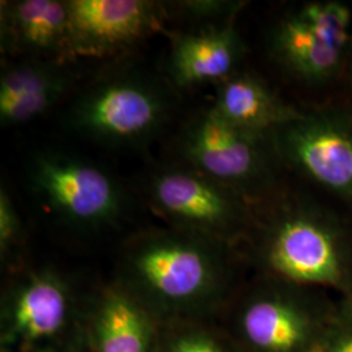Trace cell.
Returning <instances> with one entry per match:
<instances>
[{"mask_svg": "<svg viewBox=\"0 0 352 352\" xmlns=\"http://www.w3.org/2000/svg\"><path fill=\"white\" fill-rule=\"evenodd\" d=\"M75 56L101 58L161 28L166 6L149 0H67Z\"/></svg>", "mask_w": 352, "mask_h": 352, "instance_id": "cell-10", "label": "cell"}, {"mask_svg": "<svg viewBox=\"0 0 352 352\" xmlns=\"http://www.w3.org/2000/svg\"><path fill=\"white\" fill-rule=\"evenodd\" d=\"M228 248L173 227L146 231L124 247L115 283L158 324L215 317L228 286Z\"/></svg>", "mask_w": 352, "mask_h": 352, "instance_id": "cell-1", "label": "cell"}, {"mask_svg": "<svg viewBox=\"0 0 352 352\" xmlns=\"http://www.w3.org/2000/svg\"><path fill=\"white\" fill-rule=\"evenodd\" d=\"M251 234L256 256L272 279L294 286L344 287L351 278L347 236L338 221L314 202L276 196Z\"/></svg>", "mask_w": 352, "mask_h": 352, "instance_id": "cell-2", "label": "cell"}, {"mask_svg": "<svg viewBox=\"0 0 352 352\" xmlns=\"http://www.w3.org/2000/svg\"><path fill=\"white\" fill-rule=\"evenodd\" d=\"M85 344V308L50 267L20 274L3 294L1 352H69Z\"/></svg>", "mask_w": 352, "mask_h": 352, "instance_id": "cell-3", "label": "cell"}, {"mask_svg": "<svg viewBox=\"0 0 352 352\" xmlns=\"http://www.w3.org/2000/svg\"><path fill=\"white\" fill-rule=\"evenodd\" d=\"M153 208L173 228L231 247L250 235L256 206L235 189L184 166L160 170L148 183Z\"/></svg>", "mask_w": 352, "mask_h": 352, "instance_id": "cell-5", "label": "cell"}, {"mask_svg": "<svg viewBox=\"0 0 352 352\" xmlns=\"http://www.w3.org/2000/svg\"><path fill=\"white\" fill-rule=\"evenodd\" d=\"M69 352H89L88 347H87V342H85V344H82V346H80V347H77L75 350Z\"/></svg>", "mask_w": 352, "mask_h": 352, "instance_id": "cell-23", "label": "cell"}, {"mask_svg": "<svg viewBox=\"0 0 352 352\" xmlns=\"http://www.w3.org/2000/svg\"><path fill=\"white\" fill-rule=\"evenodd\" d=\"M29 183L45 206L77 230L115 225L126 209L122 187L97 164L62 151H41L29 164Z\"/></svg>", "mask_w": 352, "mask_h": 352, "instance_id": "cell-7", "label": "cell"}, {"mask_svg": "<svg viewBox=\"0 0 352 352\" xmlns=\"http://www.w3.org/2000/svg\"><path fill=\"white\" fill-rule=\"evenodd\" d=\"M322 352H352V329H346L337 334Z\"/></svg>", "mask_w": 352, "mask_h": 352, "instance_id": "cell-21", "label": "cell"}, {"mask_svg": "<svg viewBox=\"0 0 352 352\" xmlns=\"http://www.w3.org/2000/svg\"><path fill=\"white\" fill-rule=\"evenodd\" d=\"M344 71L349 76V81H350V87L352 89V43L350 46V50L347 54V60H346V67H344Z\"/></svg>", "mask_w": 352, "mask_h": 352, "instance_id": "cell-22", "label": "cell"}, {"mask_svg": "<svg viewBox=\"0 0 352 352\" xmlns=\"http://www.w3.org/2000/svg\"><path fill=\"white\" fill-rule=\"evenodd\" d=\"M245 46L232 20L173 36L168 75L179 88L222 82L238 71Z\"/></svg>", "mask_w": 352, "mask_h": 352, "instance_id": "cell-13", "label": "cell"}, {"mask_svg": "<svg viewBox=\"0 0 352 352\" xmlns=\"http://www.w3.org/2000/svg\"><path fill=\"white\" fill-rule=\"evenodd\" d=\"M170 101L148 76H113L72 104L68 123L78 133L107 145L131 146L151 139L164 124Z\"/></svg>", "mask_w": 352, "mask_h": 352, "instance_id": "cell-6", "label": "cell"}, {"mask_svg": "<svg viewBox=\"0 0 352 352\" xmlns=\"http://www.w3.org/2000/svg\"><path fill=\"white\" fill-rule=\"evenodd\" d=\"M270 49L278 63L308 85H324L340 75L347 54L322 43L294 12L274 26Z\"/></svg>", "mask_w": 352, "mask_h": 352, "instance_id": "cell-16", "label": "cell"}, {"mask_svg": "<svg viewBox=\"0 0 352 352\" xmlns=\"http://www.w3.org/2000/svg\"><path fill=\"white\" fill-rule=\"evenodd\" d=\"M173 6L182 14L192 20L201 21L204 25H209L234 20L245 3L227 0H186L173 3Z\"/></svg>", "mask_w": 352, "mask_h": 352, "instance_id": "cell-20", "label": "cell"}, {"mask_svg": "<svg viewBox=\"0 0 352 352\" xmlns=\"http://www.w3.org/2000/svg\"><path fill=\"white\" fill-rule=\"evenodd\" d=\"M215 317L158 324L154 352H240L230 333L217 324Z\"/></svg>", "mask_w": 352, "mask_h": 352, "instance_id": "cell-17", "label": "cell"}, {"mask_svg": "<svg viewBox=\"0 0 352 352\" xmlns=\"http://www.w3.org/2000/svg\"><path fill=\"white\" fill-rule=\"evenodd\" d=\"M272 139L283 164L352 208V109L302 111Z\"/></svg>", "mask_w": 352, "mask_h": 352, "instance_id": "cell-8", "label": "cell"}, {"mask_svg": "<svg viewBox=\"0 0 352 352\" xmlns=\"http://www.w3.org/2000/svg\"><path fill=\"white\" fill-rule=\"evenodd\" d=\"M158 322L115 282L94 294L85 307L89 352H154Z\"/></svg>", "mask_w": 352, "mask_h": 352, "instance_id": "cell-12", "label": "cell"}, {"mask_svg": "<svg viewBox=\"0 0 352 352\" xmlns=\"http://www.w3.org/2000/svg\"><path fill=\"white\" fill-rule=\"evenodd\" d=\"M291 285L272 279L252 291L234 316L230 333L240 352H311L314 327Z\"/></svg>", "mask_w": 352, "mask_h": 352, "instance_id": "cell-9", "label": "cell"}, {"mask_svg": "<svg viewBox=\"0 0 352 352\" xmlns=\"http://www.w3.org/2000/svg\"><path fill=\"white\" fill-rule=\"evenodd\" d=\"M179 151L187 166L235 189L254 206L277 196L282 161L272 135L232 126L210 107L186 126Z\"/></svg>", "mask_w": 352, "mask_h": 352, "instance_id": "cell-4", "label": "cell"}, {"mask_svg": "<svg viewBox=\"0 0 352 352\" xmlns=\"http://www.w3.org/2000/svg\"><path fill=\"white\" fill-rule=\"evenodd\" d=\"M294 13L322 43L349 54L352 43V11L340 1H311Z\"/></svg>", "mask_w": 352, "mask_h": 352, "instance_id": "cell-18", "label": "cell"}, {"mask_svg": "<svg viewBox=\"0 0 352 352\" xmlns=\"http://www.w3.org/2000/svg\"><path fill=\"white\" fill-rule=\"evenodd\" d=\"M72 81L63 62L38 60L13 64L0 77V123L25 124L60 101Z\"/></svg>", "mask_w": 352, "mask_h": 352, "instance_id": "cell-14", "label": "cell"}, {"mask_svg": "<svg viewBox=\"0 0 352 352\" xmlns=\"http://www.w3.org/2000/svg\"><path fill=\"white\" fill-rule=\"evenodd\" d=\"M25 240L24 226L8 190L0 189V256L3 265L13 263Z\"/></svg>", "mask_w": 352, "mask_h": 352, "instance_id": "cell-19", "label": "cell"}, {"mask_svg": "<svg viewBox=\"0 0 352 352\" xmlns=\"http://www.w3.org/2000/svg\"><path fill=\"white\" fill-rule=\"evenodd\" d=\"M212 109L230 124L258 135H272L302 113L251 72H236L217 84Z\"/></svg>", "mask_w": 352, "mask_h": 352, "instance_id": "cell-15", "label": "cell"}, {"mask_svg": "<svg viewBox=\"0 0 352 352\" xmlns=\"http://www.w3.org/2000/svg\"><path fill=\"white\" fill-rule=\"evenodd\" d=\"M0 36L10 54L58 62L74 58L67 0L3 1Z\"/></svg>", "mask_w": 352, "mask_h": 352, "instance_id": "cell-11", "label": "cell"}]
</instances>
